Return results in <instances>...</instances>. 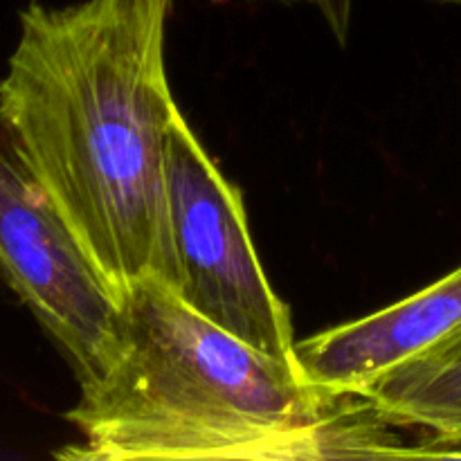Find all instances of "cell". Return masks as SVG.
<instances>
[{
	"label": "cell",
	"instance_id": "2",
	"mask_svg": "<svg viewBox=\"0 0 461 461\" xmlns=\"http://www.w3.org/2000/svg\"><path fill=\"white\" fill-rule=\"evenodd\" d=\"M345 403L149 279L122 302L113 363L66 414L81 444L54 457L331 459Z\"/></svg>",
	"mask_w": 461,
	"mask_h": 461
},
{
	"label": "cell",
	"instance_id": "6",
	"mask_svg": "<svg viewBox=\"0 0 461 461\" xmlns=\"http://www.w3.org/2000/svg\"><path fill=\"white\" fill-rule=\"evenodd\" d=\"M387 417L426 435L430 457H461V333L363 392Z\"/></svg>",
	"mask_w": 461,
	"mask_h": 461
},
{
	"label": "cell",
	"instance_id": "7",
	"mask_svg": "<svg viewBox=\"0 0 461 461\" xmlns=\"http://www.w3.org/2000/svg\"><path fill=\"white\" fill-rule=\"evenodd\" d=\"M282 3H311L327 16L331 27L338 36H345L347 23H349V5L351 0H282ZM446 5H457L461 7V0H439Z\"/></svg>",
	"mask_w": 461,
	"mask_h": 461
},
{
	"label": "cell",
	"instance_id": "5",
	"mask_svg": "<svg viewBox=\"0 0 461 461\" xmlns=\"http://www.w3.org/2000/svg\"><path fill=\"white\" fill-rule=\"evenodd\" d=\"M459 333L461 266L378 313L297 342L295 354L309 385L327 394H363Z\"/></svg>",
	"mask_w": 461,
	"mask_h": 461
},
{
	"label": "cell",
	"instance_id": "3",
	"mask_svg": "<svg viewBox=\"0 0 461 461\" xmlns=\"http://www.w3.org/2000/svg\"><path fill=\"white\" fill-rule=\"evenodd\" d=\"M167 212L176 295L255 349L300 365L291 311L261 268L241 192L221 174L180 111L167 142Z\"/></svg>",
	"mask_w": 461,
	"mask_h": 461
},
{
	"label": "cell",
	"instance_id": "4",
	"mask_svg": "<svg viewBox=\"0 0 461 461\" xmlns=\"http://www.w3.org/2000/svg\"><path fill=\"white\" fill-rule=\"evenodd\" d=\"M0 277L68 358L79 387L120 345L122 302L52 205L0 124Z\"/></svg>",
	"mask_w": 461,
	"mask_h": 461
},
{
	"label": "cell",
	"instance_id": "1",
	"mask_svg": "<svg viewBox=\"0 0 461 461\" xmlns=\"http://www.w3.org/2000/svg\"><path fill=\"white\" fill-rule=\"evenodd\" d=\"M174 0L30 3L0 79V124L120 302L176 288L167 142L180 111L167 79Z\"/></svg>",
	"mask_w": 461,
	"mask_h": 461
}]
</instances>
